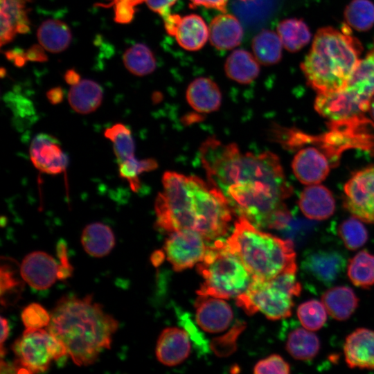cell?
<instances>
[{"instance_id": "cell-49", "label": "cell", "mask_w": 374, "mask_h": 374, "mask_svg": "<svg viewBox=\"0 0 374 374\" xmlns=\"http://www.w3.org/2000/svg\"><path fill=\"white\" fill-rule=\"evenodd\" d=\"M6 55L8 60L12 61L18 66H23L27 60L26 53L18 49L9 51Z\"/></svg>"}, {"instance_id": "cell-25", "label": "cell", "mask_w": 374, "mask_h": 374, "mask_svg": "<svg viewBox=\"0 0 374 374\" xmlns=\"http://www.w3.org/2000/svg\"><path fill=\"white\" fill-rule=\"evenodd\" d=\"M321 301L330 317L338 321L349 319L359 303L357 295L348 286L330 288L323 294Z\"/></svg>"}, {"instance_id": "cell-15", "label": "cell", "mask_w": 374, "mask_h": 374, "mask_svg": "<svg viewBox=\"0 0 374 374\" xmlns=\"http://www.w3.org/2000/svg\"><path fill=\"white\" fill-rule=\"evenodd\" d=\"M292 168L296 179L303 184L314 185L323 181L330 172V163L319 150L308 147L294 156Z\"/></svg>"}, {"instance_id": "cell-29", "label": "cell", "mask_w": 374, "mask_h": 374, "mask_svg": "<svg viewBox=\"0 0 374 374\" xmlns=\"http://www.w3.org/2000/svg\"><path fill=\"white\" fill-rule=\"evenodd\" d=\"M283 46L278 33L267 29L259 32L251 44L258 62L267 66L277 64L281 60Z\"/></svg>"}, {"instance_id": "cell-23", "label": "cell", "mask_w": 374, "mask_h": 374, "mask_svg": "<svg viewBox=\"0 0 374 374\" xmlns=\"http://www.w3.org/2000/svg\"><path fill=\"white\" fill-rule=\"evenodd\" d=\"M208 35L206 24L200 16L195 14L181 17L174 34L179 45L191 51L202 48Z\"/></svg>"}, {"instance_id": "cell-44", "label": "cell", "mask_w": 374, "mask_h": 374, "mask_svg": "<svg viewBox=\"0 0 374 374\" xmlns=\"http://www.w3.org/2000/svg\"><path fill=\"white\" fill-rule=\"evenodd\" d=\"M177 1V0H145V2L150 9L163 17L170 13V8Z\"/></svg>"}, {"instance_id": "cell-9", "label": "cell", "mask_w": 374, "mask_h": 374, "mask_svg": "<svg viewBox=\"0 0 374 374\" xmlns=\"http://www.w3.org/2000/svg\"><path fill=\"white\" fill-rule=\"evenodd\" d=\"M206 241L193 230L171 232L163 247L166 257L177 271L191 268L204 259L208 249Z\"/></svg>"}, {"instance_id": "cell-30", "label": "cell", "mask_w": 374, "mask_h": 374, "mask_svg": "<svg viewBox=\"0 0 374 374\" xmlns=\"http://www.w3.org/2000/svg\"><path fill=\"white\" fill-rule=\"evenodd\" d=\"M320 346L318 337L305 328L291 331L285 345L290 355L299 360L312 359L318 354Z\"/></svg>"}, {"instance_id": "cell-52", "label": "cell", "mask_w": 374, "mask_h": 374, "mask_svg": "<svg viewBox=\"0 0 374 374\" xmlns=\"http://www.w3.org/2000/svg\"><path fill=\"white\" fill-rule=\"evenodd\" d=\"M64 80L71 86L77 84L81 80L80 75L73 69L68 70L66 72Z\"/></svg>"}, {"instance_id": "cell-12", "label": "cell", "mask_w": 374, "mask_h": 374, "mask_svg": "<svg viewBox=\"0 0 374 374\" xmlns=\"http://www.w3.org/2000/svg\"><path fill=\"white\" fill-rule=\"evenodd\" d=\"M59 265L53 256L41 251H33L23 259L19 273L24 281L31 287L43 290L58 280Z\"/></svg>"}, {"instance_id": "cell-34", "label": "cell", "mask_w": 374, "mask_h": 374, "mask_svg": "<svg viewBox=\"0 0 374 374\" xmlns=\"http://www.w3.org/2000/svg\"><path fill=\"white\" fill-rule=\"evenodd\" d=\"M104 136L113 144L118 164L135 157L134 141L131 130L126 125L115 123L105 130Z\"/></svg>"}, {"instance_id": "cell-2", "label": "cell", "mask_w": 374, "mask_h": 374, "mask_svg": "<svg viewBox=\"0 0 374 374\" xmlns=\"http://www.w3.org/2000/svg\"><path fill=\"white\" fill-rule=\"evenodd\" d=\"M162 184L154 206L156 224L161 230H193L207 242L227 233L233 211L223 194L208 181L168 171Z\"/></svg>"}, {"instance_id": "cell-22", "label": "cell", "mask_w": 374, "mask_h": 374, "mask_svg": "<svg viewBox=\"0 0 374 374\" xmlns=\"http://www.w3.org/2000/svg\"><path fill=\"white\" fill-rule=\"evenodd\" d=\"M189 105L199 113L217 110L222 103V93L217 84L208 78L201 77L192 81L186 90Z\"/></svg>"}, {"instance_id": "cell-24", "label": "cell", "mask_w": 374, "mask_h": 374, "mask_svg": "<svg viewBox=\"0 0 374 374\" xmlns=\"http://www.w3.org/2000/svg\"><path fill=\"white\" fill-rule=\"evenodd\" d=\"M80 240L84 250L96 258L108 255L116 243L112 229L102 222H93L87 225L82 231Z\"/></svg>"}, {"instance_id": "cell-50", "label": "cell", "mask_w": 374, "mask_h": 374, "mask_svg": "<svg viewBox=\"0 0 374 374\" xmlns=\"http://www.w3.org/2000/svg\"><path fill=\"white\" fill-rule=\"evenodd\" d=\"M46 97L51 104L57 105L63 100V91L60 87H54L46 93Z\"/></svg>"}, {"instance_id": "cell-3", "label": "cell", "mask_w": 374, "mask_h": 374, "mask_svg": "<svg viewBox=\"0 0 374 374\" xmlns=\"http://www.w3.org/2000/svg\"><path fill=\"white\" fill-rule=\"evenodd\" d=\"M118 321L91 295L60 298L51 312L46 330L66 348L78 366H89L109 349Z\"/></svg>"}, {"instance_id": "cell-35", "label": "cell", "mask_w": 374, "mask_h": 374, "mask_svg": "<svg viewBox=\"0 0 374 374\" xmlns=\"http://www.w3.org/2000/svg\"><path fill=\"white\" fill-rule=\"evenodd\" d=\"M348 26L357 31H367L374 25V4L369 0H353L344 10Z\"/></svg>"}, {"instance_id": "cell-17", "label": "cell", "mask_w": 374, "mask_h": 374, "mask_svg": "<svg viewBox=\"0 0 374 374\" xmlns=\"http://www.w3.org/2000/svg\"><path fill=\"white\" fill-rule=\"evenodd\" d=\"M344 353L350 368L374 369V330H355L346 338Z\"/></svg>"}, {"instance_id": "cell-40", "label": "cell", "mask_w": 374, "mask_h": 374, "mask_svg": "<svg viewBox=\"0 0 374 374\" xmlns=\"http://www.w3.org/2000/svg\"><path fill=\"white\" fill-rule=\"evenodd\" d=\"M21 317L26 329H39L47 327L51 320V313L37 303H30L24 308Z\"/></svg>"}, {"instance_id": "cell-5", "label": "cell", "mask_w": 374, "mask_h": 374, "mask_svg": "<svg viewBox=\"0 0 374 374\" xmlns=\"http://www.w3.org/2000/svg\"><path fill=\"white\" fill-rule=\"evenodd\" d=\"M226 242L253 278L270 279L284 272H296L292 242L259 230L243 217H238Z\"/></svg>"}, {"instance_id": "cell-13", "label": "cell", "mask_w": 374, "mask_h": 374, "mask_svg": "<svg viewBox=\"0 0 374 374\" xmlns=\"http://www.w3.org/2000/svg\"><path fill=\"white\" fill-rule=\"evenodd\" d=\"M195 309L197 323L208 332L224 331L233 320L231 308L223 299L199 295L195 302Z\"/></svg>"}, {"instance_id": "cell-19", "label": "cell", "mask_w": 374, "mask_h": 374, "mask_svg": "<svg viewBox=\"0 0 374 374\" xmlns=\"http://www.w3.org/2000/svg\"><path fill=\"white\" fill-rule=\"evenodd\" d=\"M30 0H0L1 46L10 42L17 33L30 30L26 4Z\"/></svg>"}, {"instance_id": "cell-16", "label": "cell", "mask_w": 374, "mask_h": 374, "mask_svg": "<svg viewBox=\"0 0 374 374\" xmlns=\"http://www.w3.org/2000/svg\"><path fill=\"white\" fill-rule=\"evenodd\" d=\"M344 89L364 111H368L374 96V44L366 57L360 60Z\"/></svg>"}, {"instance_id": "cell-6", "label": "cell", "mask_w": 374, "mask_h": 374, "mask_svg": "<svg viewBox=\"0 0 374 374\" xmlns=\"http://www.w3.org/2000/svg\"><path fill=\"white\" fill-rule=\"evenodd\" d=\"M204 279L198 295L223 299H236L245 292L253 276L226 242L216 240L208 246L204 259L197 265Z\"/></svg>"}, {"instance_id": "cell-27", "label": "cell", "mask_w": 374, "mask_h": 374, "mask_svg": "<svg viewBox=\"0 0 374 374\" xmlns=\"http://www.w3.org/2000/svg\"><path fill=\"white\" fill-rule=\"evenodd\" d=\"M259 62L251 53L237 49L226 58L224 71L228 78L240 84L252 82L260 73Z\"/></svg>"}, {"instance_id": "cell-46", "label": "cell", "mask_w": 374, "mask_h": 374, "mask_svg": "<svg viewBox=\"0 0 374 374\" xmlns=\"http://www.w3.org/2000/svg\"><path fill=\"white\" fill-rule=\"evenodd\" d=\"M26 57L27 60L40 62L46 61L48 58L41 45H34L29 48L26 52Z\"/></svg>"}, {"instance_id": "cell-14", "label": "cell", "mask_w": 374, "mask_h": 374, "mask_svg": "<svg viewBox=\"0 0 374 374\" xmlns=\"http://www.w3.org/2000/svg\"><path fill=\"white\" fill-rule=\"evenodd\" d=\"M303 269L324 285H331L346 267L344 256L335 250H317L308 253L302 262Z\"/></svg>"}, {"instance_id": "cell-38", "label": "cell", "mask_w": 374, "mask_h": 374, "mask_svg": "<svg viewBox=\"0 0 374 374\" xmlns=\"http://www.w3.org/2000/svg\"><path fill=\"white\" fill-rule=\"evenodd\" d=\"M362 222L353 216L344 220L338 227V234L349 250L357 249L368 240L367 230Z\"/></svg>"}, {"instance_id": "cell-37", "label": "cell", "mask_w": 374, "mask_h": 374, "mask_svg": "<svg viewBox=\"0 0 374 374\" xmlns=\"http://www.w3.org/2000/svg\"><path fill=\"white\" fill-rule=\"evenodd\" d=\"M158 163L154 159L138 160L135 157L118 164L119 175L127 180L131 189L136 192L140 188L139 176L145 172L155 170Z\"/></svg>"}, {"instance_id": "cell-28", "label": "cell", "mask_w": 374, "mask_h": 374, "mask_svg": "<svg viewBox=\"0 0 374 374\" xmlns=\"http://www.w3.org/2000/svg\"><path fill=\"white\" fill-rule=\"evenodd\" d=\"M40 45L51 53H60L71 44L72 35L68 26L62 21L47 19L42 23L37 32Z\"/></svg>"}, {"instance_id": "cell-21", "label": "cell", "mask_w": 374, "mask_h": 374, "mask_svg": "<svg viewBox=\"0 0 374 374\" xmlns=\"http://www.w3.org/2000/svg\"><path fill=\"white\" fill-rule=\"evenodd\" d=\"M208 39L215 48L229 50L241 43L243 28L234 15L224 12L212 19L208 26Z\"/></svg>"}, {"instance_id": "cell-36", "label": "cell", "mask_w": 374, "mask_h": 374, "mask_svg": "<svg viewBox=\"0 0 374 374\" xmlns=\"http://www.w3.org/2000/svg\"><path fill=\"white\" fill-rule=\"evenodd\" d=\"M327 312L323 303L315 299L301 303L296 311L303 327L310 331L319 330L324 326Z\"/></svg>"}, {"instance_id": "cell-18", "label": "cell", "mask_w": 374, "mask_h": 374, "mask_svg": "<svg viewBox=\"0 0 374 374\" xmlns=\"http://www.w3.org/2000/svg\"><path fill=\"white\" fill-rule=\"evenodd\" d=\"M189 335L185 330L167 328L159 335L156 345V357L164 365L173 366L183 362L190 352Z\"/></svg>"}, {"instance_id": "cell-4", "label": "cell", "mask_w": 374, "mask_h": 374, "mask_svg": "<svg viewBox=\"0 0 374 374\" xmlns=\"http://www.w3.org/2000/svg\"><path fill=\"white\" fill-rule=\"evenodd\" d=\"M362 46L344 26L319 29L312 48L301 64L309 85L317 93L341 90L346 87L359 63Z\"/></svg>"}, {"instance_id": "cell-10", "label": "cell", "mask_w": 374, "mask_h": 374, "mask_svg": "<svg viewBox=\"0 0 374 374\" xmlns=\"http://www.w3.org/2000/svg\"><path fill=\"white\" fill-rule=\"evenodd\" d=\"M344 191L345 208L361 221L374 224V166L356 172Z\"/></svg>"}, {"instance_id": "cell-55", "label": "cell", "mask_w": 374, "mask_h": 374, "mask_svg": "<svg viewBox=\"0 0 374 374\" xmlns=\"http://www.w3.org/2000/svg\"><path fill=\"white\" fill-rule=\"evenodd\" d=\"M242 1H251V0H242Z\"/></svg>"}, {"instance_id": "cell-8", "label": "cell", "mask_w": 374, "mask_h": 374, "mask_svg": "<svg viewBox=\"0 0 374 374\" xmlns=\"http://www.w3.org/2000/svg\"><path fill=\"white\" fill-rule=\"evenodd\" d=\"M14 366L19 373L46 371L53 360L68 355L65 346L46 329H26L12 344Z\"/></svg>"}, {"instance_id": "cell-53", "label": "cell", "mask_w": 374, "mask_h": 374, "mask_svg": "<svg viewBox=\"0 0 374 374\" xmlns=\"http://www.w3.org/2000/svg\"><path fill=\"white\" fill-rule=\"evenodd\" d=\"M162 252H156L152 256V261L154 265H157L159 262H161V259L163 258Z\"/></svg>"}, {"instance_id": "cell-47", "label": "cell", "mask_w": 374, "mask_h": 374, "mask_svg": "<svg viewBox=\"0 0 374 374\" xmlns=\"http://www.w3.org/2000/svg\"><path fill=\"white\" fill-rule=\"evenodd\" d=\"M163 17L164 21V26L166 32L170 35L174 36L175 30L177 27L181 17L177 14L168 13Z\"/></svg>"}, {"instance_id": "cell-31", "label": "cell", "mask_w": 374, "mask_h": 374, "mask_svg": "<svg viewBox=\"0 0 374 374\" xmlns=\"http://www.w3.org/2000/svg\"><path fill=\"white\" fill-rule=\"evenodd\" d=\"M277 33L283 46L290 52H296L307 45L311 33L303 19H287L281 21L277 26Z\"/></svg>"}, {"instance_id": "cell-1", "label": "cell", "mask_w": 374, "mask_h": 374, "mask_svg": "<svg viewBox=\"0 0 374 374\" xmlns=\"http://www.w3.org/2000/svg\"><path fill=\"white\" fill-rule=\"evenodd\" d=\"M199 155L208 181L223 194L233 212L259 229L288 224L291 214L285 202L293 188L276 154L242 152L234 143L209 138Z\"/></svg>"}, {"instance_id": "cell-11", "label": "cell", "mask_w": 374, "mask_h": 374, "mask_svg": "<svg viewBox=\"0 0 374 374\" xmlns=\"http://www.w3.org/2000/svg\"><path fill=\"white\" fill-rule=\"evenodd\" d=\"M29 154L34 166L48 175H58L66 168L68 158L59 141L53 136L42 133L35 136Z\"/></svg>"}, {"instance_id": "cell-33", "label": "cell", "mask_w": 374, "mask_h": 374, "mask_svg": "<svg viewBox=\"0 0 374 374\" xmlns=\"http://www.w3.org/2000/svg\"><path fill=\"white\" fill-rule=\"evenodd\" d=\"M123 61L126 69L132 74L144 76L156 69V60L152 51L143 44H136L127 48Z\"/></svg>"}, {"instance_id": "cell-43", "label": "cell", "mask_w": 374, "mask_h": 374, "mask_svg": "<svg viewBox=\"0 0 374 374\" xmlns=\"http://www.w3.org/2000/svg\"><path fill=\"white\" fill-rule=\"evenodd\" d=\"M181 319V322L182 323H184L186 329L187 330V332L189 335V336L193 339L195 343L199 347H200L201 349L206 350L207 348L206 342L205 341L202 335H199V333L197 331V329L193 325L190 319L184 315H182Z\"/></svg>"}, {"instance_id": "cell-45", "label": "cell", "mask_w": 374, "mask_h": 374, "mask_svg": "<svg viewBox=\"0 0 374 374\" xmlns=\"http://www.w3.org/2000/svg\"><path fill=\"white\" fill-rule=\"evenodd\" d=\"M190 6L193 8L200 6L207 8H213L223 13L226 12L228 0H190Z\"/></svg>"}, {"instance_id": "cell-32", "label": "cell", "mask_w": 374, "mask_h": 374, "mask_svg": "<svg viewBox=\"0 0 374 374\" xmlns=\"http://www.w3.org/2000/svg\"><path fill=\"white\" fill-rule=\"evenodd\" d=\"M347 274L352 283L367 289L374 285V255L364 249L348 260Z\"/></svg>"}, {"instance_id": "cell-42", "label": "cell", "mask_w": 374, "mask_h": 374, "mask_svg": "<svg viewBox=\"0 0 374 374\" xmlns=\"http://www.w3.org/2000/svg\"><path fill=\"white\" fill-rule=\"evenodd\" d=\"M145 0H113L114 20L118 24H128L134 17L135 6Z\"/></svg>"}, {"instance_id": "cell-54", "label": "cell", "mask_w": 374, "mask_h": 374, "mask_svg": "<svg viewBox=\"0 0 374 374\" xmlns=\"http://www.w3.org/2000/svg\"><path fill=\"white\" fill-rule=\"evenodd\" d=\"M368 112H369L372 119L374 121V96L372 97L370 101Z\"/></svg>"}, {"instance_id": "cell-7", "label": "cell", "mask_w": 374, "mask_h": 374, "mask_svg": "<svg viewBox=\"0 0 374 374\" xmlns=\"http://www.w3.org/2000/svg\"><path fill=\"white\" fill-rule=\"evenodd\" d=\"M301 292L296 272H284L270 279L253 278L245 292L235 300L249 314L260 312L269 319L278 320L291 315L293 297Z\"/></svg>"}, {"instance_id": "cell-48", "label": "cell", "mask_w": 374, "mask_h": 374, "mask_svg": "<svg viewBox=\"0 0 374 374\" xmlns=\"http://www.w3.org/2000/svg\"><path fill=\"white\" fill-rule=\"evenodd\" d=\"M57 254L60 260V266L66 269H73L69 263L65 242L60 240L57 244Z\"/></svg>"}, {"instance_id": "cell-26", "label": "cell", "mask_w": 374, "mask_h": 374, "mask_svg": "<svg viewBox=\"0 0 374 374\" xmlns=\"http://www.w3.org/2000/svg\"><path fill=\"white\" fill-rule=\"evenodd\" d=\"M103 91L100 84L91 80H81L71 86L68 93L71 107L77 113L87 114L96 111L101 105Z\"/></svg>"}, {"instance_id": "cell-39", "label": "cell", "mask_w": 374, "mask_h": 374, "mask_svg": "<svg viewBox=\"0 0 374 374\" xmlns=\"http://www.w3.org/2000/svg\"><path fill=\"white\" fill-rule=\"evenodd\" d=\"M12 266L6 263L1 267V304L10 305L17 301L22 291L23 283L16 275Z\"/></svg>"}, {"instance_id": "cell-41", "label": "cell", "mask_w": 374, "mask_h": 374, "mask_svg": "<svg viewBox=\"0 0 374 374\" xmlns=\"http://www.w3.org/2000/svg\"><path fill=\"white\" fill-rule=\"evenodd\" d=\"M290 372L289 364L281 356L276 354L271 355L261 359L253 368V373L256 374H287Z\"/></svg>"}, {"instance_id": "cell-20", "label": "cell", "mask_w": 374, "mask_h": 374, "mask_svg": "<svg viewBox=\"0 0 374 374\" xmlns=\"http://www.w3.org/2000/svg\"><path fill=\"white\" fill-rule=\"evenodd\" d=\"M299 206L306 217L323 220L334 213L335 201L326 187L318 184L309 185L301 193Z\"/></svg>"}, {"instance_id": "cell-51", "label": "cell", "mask_w": 374, "mask_h": 374, "mask_svg": "<svg viewBox=\"0 0 374 374\" xmlns=\"http://www.w3.org/2000/svg\"><path fill=\"white\" fill-rule=\"evenodd\" d=\"M1 357L3 358V355L5 354L3 350V342L6 340L9 335V326L8 323L6 319L1 317Z\"/></svg>"}]
</instances>
